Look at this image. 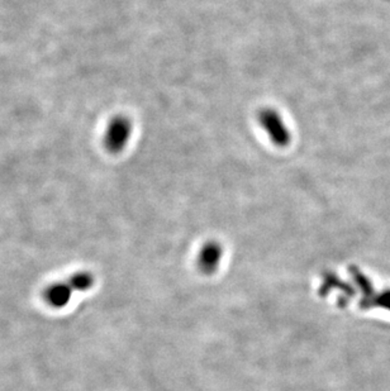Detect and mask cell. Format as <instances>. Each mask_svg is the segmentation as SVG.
I'll return each instance as SVG.
<instances>
[{"label": "cell", "instance_id": "1", "mask_svg": "<svg viewBox=\"0 0 390 391\" xmlns=\"http://www.w3.org/2000/svg\"><path fill=\"white\" fill-rule=\"evenodd\" d=\"M258 122L264 130L270 142L277 147L284 149L288 147L291 142V132L289 127L285 125L283 116L274 108H263L258 113Z\"/></svg>", "mask_w": 390, "mask_h": 391}, {"label": "cell", "instance_id": "2", "mask_svg": "<svg viewBox=\"0 0 390 391\" xmlns=\"http://www.w3.org/2000/svg\"><path fill=\"white\" fill-rule=\"evenodd\" d=\"M132 135V123L126 117L118 116L112 119L104 137V144L109 152L118 154L125 149Z\"/></svg>", "mask_w": 390, "mask_h": 391}, {"label": "cell", "instance_id": "3", "mask_svg": "<svg viewBox=\"0 0 390 391\" xmlns=\"http://www.w3.org/2000/svg\"><path fill=\"white\" fill-rule=\"evenodd\" d=\"M73 287L70 284L65 283H58L51 285L46 290V300L49 302V304L55 306V308H63L65 305H68L73 297Z\"/></svg>", "mask_w": 390, "mask_h": 391}, {"label": "cell", "instance_id": "4", "mask_svg": "<svg viewBox=\"0 0 390 391\" xmlns=\"http://www.w3.org/2000/svg\"><path fill=\"white\" fill-rule=\"evenodd\" d=\"M70 285L77 292H85L93 285V278L88 273H79L74 275L70 280Z\"/></svg>", "mask_w": 390, "mask_h": 391}]
</instances>
